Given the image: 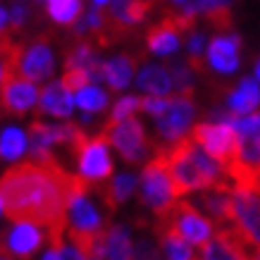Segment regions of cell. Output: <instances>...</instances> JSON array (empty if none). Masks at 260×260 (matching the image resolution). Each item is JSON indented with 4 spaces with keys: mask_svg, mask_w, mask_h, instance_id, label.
Instances as JSON below:
<instances>
[{
    "mask_svg": "<svg viewBox=\"0 0 260 260\" xmlns=\"http://www.w3.org/2000/svg\"><path fill=\"white\" fill-rule=\"evenodd\" d=\"M60 248H62V246H57V248H53V246H50V248H48V253L41 260H62V251H60Z\"/></svg>",
    "mask_w": 260,
    "mask_h": 260,
    "instance_id": "37",
    "label": "cell"
},
{
    "mask_svg": "<svg viewBox=\"0 0 260 260\" xmlns=\"http://www.w3.org/2000/svg\"><path fill=\"white\" fill-rule=\"evenodd\" d=\"M74 103H77L84 112H101V110H105V105H108V93L101 91L98 86H86V88H81V91H77Z\"/></svg>",
    "mask_w": 260,
    "mask_h": 260,
    "instance_id": "27",
    "label": "cell"
},
{
    "mask_svg": "<svg viewBox=\"0 0 260 260\" xmlns=\"http://www.w3.org/2000/svg\"><path fill=\"white\" fill-rule=\"evenodd\" d=\"M103 136L119 150V155L126 162H143L150 153V141L146 136V129L136 117H129L119 124L103 129Z\"/></svg>",
    "mask_w": 260,
    "mask_h": 260,
    "instance_id": "6",
    "label": "cell"
},
{
    "mask_svg": "<svg viewBox=\"0 0 260 260\" xmlns=\"http://www.w3.org/2000/svg\"><path fill=\"white\" fill-rule=\"evenodd\" d=\"M141 108V98H136V95H124V98H119L115 103V108H112V115L108 119V124L103 126V129H110V126L119 124V122H124V119L134 117V112Z\"/></svg>",
    "mask_w": 260,
    "mask_h": 260,
    "instance_id": "28",
    "label": "cell"
},
{
    "mask_svg": "<svg viewBox=\"0 0 260 260\" xmlns=\"http://www.w3.org/2000/svg\"><path fill=\"white\" fill-rule=\"evenodd\" d=\"M26 150V136L22 129L17 126H8L3 136H0V158L5 160H17Z\"/></svg>",
    "mask_w": 260,
    "mask_h": 260,
    "instance_id": "25",
    "label": "cell"
},
{
    "mask_svg": "<svg viewBox=\"0 0 260 260\" xmlns=\"http://www.w3.org/2000/svg\"><path fill=\"white\" fill-rule=\"evenodd\" d=\"M258 196H260V186H258Z\"/></svg>",
    "mask_w": 260,
    "mask_h": 260,
    "instance_id": "43",
    "label": "cell"
},
{
    "mask_svg": "<svg viewBox=\"0 0 260 260\" xmlns=\"http://www.w3.org/2000/svg\"><path fill=\"white\" fill-rule=\"evenodd\" d=\"M165 158L177 198L191 191H234L229 184L224 167L217 165L191 136H181L179 141L167 143L158 150Z\"/></svg>",
    "mask_w": 260,
    "mask_h": 260,
    "instance_id": "2",
    "label": "cell"
},
{
    "mask_svg": "<svg viewBox=\"0 0 260 260\" xmlns=\"http://www.w3.org/2000/svg\"><path fill=\"white\" fill-rule=\"evenodd\" d=\"M5 24H8V12L0 8V34H5Z\"/></svg>",
    "mask_w": 260,
    "mask_h": 260,
    "instance_id": "38",
    "label": "cell"
},
{
    "mask_svg": "<svg viewBox=\"0 0 260 260\" xmlns=\"http://www.w3.org/2000/svg\"><path fill=\"white\" fill-rule=\"evenodd\" d=\"M88 186L81 174L67 172L62 165L19 162L0 177L3 213L12 222H29L48 232L53 248L64 244L67 205L74 191Z\"/></svg>",
    "mask_w": 260,
    "mask_h": 260,
    "instance_id": "1",
    "label": "cell"
},
{
    "mask_svg": "<svg viewBox=\"0 0 260 260\" xmlns=\"http://www.w3.org/2000/svg\"><path fill=\"white\" fill-rule=\"evenodd\" d=\"M48 15L57 24H74L81 17L79 0H48Z\"/></svg>",
    "mask_w": 260,
    "mask_h": 260,
    "instance_id": "26",
    "label": "cell"
},
{
    "mask_svg": "<svg viewBox=\"0 0 260 260\" xmlns=\"http://www.w3.org/2000/svg\"><path fill=\"white\" fill-rule=\"evenodd\" d=\"M158 227L172 229V232H177L189 246H201V248L215 237L213 222L208 220L196 205L186 203V201L174 203L165 215H160Z\"/></svg>",
    "mask_w": 260,
    "mask_h": 260,
    "instance_id": "3",
    "label": "cell"
},
{
    "mask_svg": "<svg viewBox=\"0 0 260 260\" xmlns=\"http://www.w3.org/2000/svg\"><path fill=\"white\" fill-rule=\"evenodd\" d=\"M193 143L210 155L217 165L224 167L227 172L234 158H237V148H239V136L224 122H203V124L193 126V134H191Z\"/></svg>",
    "mask_w": 260,
    "mask_h": 260,
    "instance_id": "5",
    "label": "cell"
},
{
    "mask_svg": "<svg viewBox=\"0 0 260 260\" xmlns=\"http://www.w3.org/2000/svg\"><path fill=\"white\" fill-rule=\"evenodd\" d=\"M53 64H55V57H53V50L48 46V41L39 39L22 53L19 67H17V77L36 84V81H43L50 77Z\"/></svg>",
    "mask_w": 260,
    "mask_h": 260,
    "instance_id": "10",
    "label": "cell"
},
{
    "mask_svg": "<svg viewBox=\"0 0 260 260\" xmlns=\"http://www.w3.org/2000/svg\"><path fill=\"white\" fill-rule=\"evenodd\" d=\"M26 22V8L24 5H15L12 8V34H17Z\"/></svg>",
    "mask_w": 260,
    "mask_h": 260,
    "instance_id": "35",
    "label": "cell"
},
{
    "mask_svg": "<svg viewBox=\"0 0 260 260\" xmlns=\"http://www.w3.org/2000/svg\"><path fill=\"white\" fill-rule=\"evenodd\" d=\"M5 79V74H3V64H0V81Z\"/></svg>",
    "mask_w": 260,
    "mask_h": 260,
    "instance_id": "41",
    "label": "cell"
},
{
    "mask_svg": "<svg viewBox=\"0 0 260 260\" xmlns=\"http://www.w3.org/2000/svg\"><path fill=\"white\" fill-rule=\"evenodd\" d=\"M232 201H234V224L251 244L260 248V196L253 191L234 189Z\"/></svg>",
    "mask_w": 260,
    "mask_h": 260,
    "instance_id": "9",
    "label": "cell"
},
{
    "mask_svg": "<svg viewBox=\"0 0 260 260\" xmlns=\"http://www.w3.org/2000/svg\"><path fill=\"white\" fill-rule=\"evenodd\" d=\"M155 232H158V239H160V246H162V253H165V260H196L191 246L186 244L177 232H172V229H167V227H158V224H155Z\"/></svg>",
    "mask_w": 260,
    "mask_h": 260,
    "instance_id": "22",
    "label": "cell"
},
{
    "mask_svg": "<svg viewBox=\"0 0 260 260\" xmlns=\"http://www.w3.org/2000/svg\"><path fill=\"white\" fill-rule=\"evenodd\" d=\"M239 48L241 39L237 34H224V36H215L208 46V62L215 72L220 74H232L239 67Z\"/></svg>",
    "mask_w": 260,
    "mask_h": 260,
    "instance_id": "12",
    "label": "cell"
},
{
    "mask_svg": "<svg viewBox=\"0 0 260 260\" xmlns=\"http://www.w3.org/2000/svg\"><path fill=\"white\" fill-rule=\"evenodd\" d=\"M95 5H98V8H103V5H108V3H112V0H93Z\"/></svg>",
    "mask_w": 260,
    "mask_h": 260,
    "instance_id": "39",
    "label": "cell"
},
{
    "mask_svg": "<svg viewBox=\"0 0 260 260\" xmlns=\"http://www.w3.org/2000/svg\"><path fill=\"white\" fill-rule=\"evenodd\" d=\"M198 260H246V258L222 232H215V237L201 248V258Z\"/></svg>",
    "mask_w": 260,
    "mask_h": 260,
    "instance_id": "24",
    "label": "cell"
},
{
    "mask_svg": "<svg viewBox=\"0 0 260 260\" xmlns=\"http://www.w3.org/2000/svg\"><path fill=\"white\" fill-rule=\"evenodd\" d=\"M170 105V98H155V95H146L141 98V110L148 112V115H155V117H162Z\"/></svg>",
    "mask_w": 260,
    "mask_h": 260,
    "instance_id": "33",
    "label": "cell"
},
{
    "mask_svg": "<svg viewBox=\"0 0 260 260\" xmlns=\"http://www.w3.org/2000/svg\"><path fill=\"white\" fill-rule=\"evenodd\" d=\"M179 34L181 31L177 29V24L170 17H162L148 31L146 43H148V48L155 55H172L174 50L179 48Z\"/></svg>",
    "mask_w": 260,
    "mask_h": 260,
    "instance_id": "16",
    "label": "cell"
},
{
    "mask_svg": "<svg viewBox=\"0 0 260 260\" xmlns=\"http://www.w3.org/2000/svg\"><path fill=\"white\" fill-rule=\"evenodd\" d=\"M141 201L148 205L153 213L165 215L174 203H177V193H174V184L167 170V162L162 155H155L148 165L143 167L141 174Z\"/></svg>",
    "mask_w": 260,
    "mask_h": 260,
    "instance_id": "4",
    "label": "cell"
},
{
    "mask_svg": "<svg viewBox=\"0 0 260 260\" xmlns=\"http://www.w3.org/2000/svg\"><path fill=\"white\" fill-rule=\"evenodd\" d=\"M193 115H196V105L191 103V98H181V95L170 98L165 115L158 117V136L165 143L179 141L184 132L189 129Z\"/></svg>",
    "mask_w": 260,
    "mask_h": 260,
    "instance_id": "8",
    "label": "cell"
},
{
    "mask_svg": "<svg viewBox=\"0 0 260 260\" xmlns=\"http://www.w3.org/2000/svg\"><path fill=\"white\" fill-rule=\"evenodd\" d=\"M62 260H86V255L79 251V248H74L72 244H62Z\"/></svg>",
    "mask_w": 260,
    "mask_h": 260,
    "instance_id": "36",
    "label": "cell"
},
{
    "mask_svg": "<svg viewBox=\"0 0 260 260\" xmlns=\"http://www.w3.org/2000/svg\"><path fill=\"white\" fill-rule=\"evenodd\" d=\"M139 88H143L148 95H155V98H167V95L174 91L172 86V77L165 67L160 64H146L136 79Z\"/></svg>",
    "mask_w": 260,
    "mask_h": 260,
    "instance_id": "18",
    "label": "cell"
},
{
    "mask_svg": "<svg viewBox=\"0 0 260 260\" xmlns=\"http://www.w3.org/2000/svg\"><path fill=\"white\" fill-rule=\"evenodd\" d=\"M170 77H172V86L179 91L181 98H191L193 95V86H191V70L184 67V64H174L170 70Z\"/></svg>",
    "mask_w": 260,
    "mask_h": 260,
    "instance_id": "30",
    "label": "cell"
},
{
    "mask_svg": "<svg viewBox=\"0 0 260 260\" xmlns=\"http://www.w3.org/2000/svg\"><path fill=\"white\" fill-rule=\"evenodd\" d=\"M74 155L79 160V172L86 181H105L112 174V160L108 153V139L105 136H95L88 139L84 136L74 150Z\"/></svg>",
    "mask_w": 260,
    "mask_h": 260,
    "instance_id": "7",
    "label": "cell"
},
{
    "mask_svg": "<svg viewBox=\"0 0 260 260\" xmlns=\"http://www.w3.org/2000/svg\"><path fill=\"white\" fill-rule=\"evenodd\" d=\"M36 101H39V91L31 81L19 79V77H10L3 81V91H0V108L3 110L24 115L36 105Z\"/></svg>",
    "mask_w": 260,
    "mask_h": 260,
    "instance_id": "11",
    "label": "cell"
},
{
    "mask_svg": "<svg viewBox=\"0 0 260 260\" xmlns=\"http://www.w3.org/2000/svg\"><path fill=\"white\" fill-rule=\"evenodd\" d=\"M62 84H64V88H67V91H81V88H86V84H88L86 70H79V67L64 70Z\"/></svg>",
    "mask_w": 260,
    "mask_h": 260,
    "instance_id": "31",
    "label": "cell"
},
{
    "mask_svg": "<svg viewBox=\"0 0 260 260\" xmlns=\"http://www.w3.org/2000/svg\"><path fill=\"white\" fill-rule=\"evenodd\" d=\"M134 189H136V177L124 172V174H117L110 184H103L101 196H103V201H105V205H108L110 210H117L119 205L134 193Z\"/></svg>",
    "mask_w": 260,
    "mask_h": 260,
    "instance_id": "20",
    "label": "cell"
},
{
    "mask_svg": "<svg viewBox=\"0 0 260 260\" xmlns=\"http://www.w3.org/2000/svg\"><path fill=\"white\" fill-rule=\"evenodd\" d=\"M146 3H148V0H146Z\"/></svg>",
    "mask_w": 260,
    "mask_h": 260,
    "instance_id": "44",
    "label": "cell"
},
{
    "mask_svg": "<svg viewBox=\"0 0 260 260\" xmlns=\"http://www.w3.org/2000/svg\"><path fill=\"white\" fill-rule=\"evenodd\" d=\"M39 105H41V110L43 112L55 115V117H70L72 112H74V98H72V91L64 88L62 81L48 84V86L39 93Z\"/></svg>",
    "mask_w": 260,
    "mask_h": 260,
    "instance_id": "15",
    "label": "cell"
},
{
    "mask_svg": "<svg viewBox=\"0 0 260 260\" xmlns=\"http://www.w3.org/2000/svg\"><path fill=\"white\" fill-rule=\"evenodd\" d=\"M232 115H253V110L260 105V86L255 79H241L237 91H232L227 98Z\"/></svg>",
    "mask_w": 260,
    "mask_h": 260,
    "instance_id": "17",
    "label": "cell"
},
{
    "mask_svg": "<svg viewBox=\"0 0 260 260\" xmlns=\"http://www.w3.org/2000/svg\"><path fill=\"white\" fill-rule=\"evenodd\" d=\"M0 215H3V201H0Z\"/></svg>",
    "mask_w": 260,
    "mask_h": 260,
    "instance_id": "42",
    "label": "cell"
},
{
    "mask_svg": "<svg viewBox=\"0 0 260 260\" xmlns=\"http://www.w3.org/2000/svg\"><path fill=\"white\" fill-rule=\"evenodd\" d=\"M134 260H160V253L155 251V246L141 239L139 244H136V251H134Z\"/></svg>",
    "mask_w": 260,
    "mask_h": 260,
    "instance_id": "34",
    "label": "cell"
},
{
    "mask_svg": "<svg viewBox=\"0 0 260 260\" xmlns=\"http://www.w3.org/2000/svg\"><path fill=\"white\" fill-rule=\"evenodd\" d=\"M41 244H43V232L36 224L17 222L15 227L5 234V241L0 246L5 248V253H12V255H19V258H29Z\"/></svg>",
    "mask_w": 260,
    "mask_h": 260,
    "instance_id": "14",
    "label": "cell"
},
{
    "mask_svg": "<svg viewBox=\"0 0 260 260\" xmlns=\"http://www.w3.org/2000/svg\"><path fill=\"white\" fill-rule=\"evenodd\" d=\"M203 48H205V36L203 34H198V31H193L189 36V53H191V67H193L196 72L203 70V62H201Z\"/></svg>",
    "mask_w": 260,
    "mask_h": 260,
    "instance_id": "32",
    "label": "cell"
},
{
    "mask_svg": "<svg viewBox=\"0 0 260 260\" xmlns=\"http://www.w3.org/2000/svg\"><path fill=\"white\" fill-rule=\"evenodd\" d=\"M148 3L146 0H112L110 5V12L108 15L115 19L117 24H122V26H132V24H139L146 19V15H148Z\"/></svg>",
    "mask_w": 260,
    "mask_h": 260,
    "instance_id": "21",
    "label": "cell"
},
{
    "mask_svg": "<svg viewBox=\"0 0 260 260\" xmlns=\"http://www.w3.org/2000/svg\"><path fill=\"white\" fill-rule=\"evenodd\" d=\"M177 10H184L189 15H201V12H213V10H220V8H229L232 0H172Z\"/></svg>",
    "mask_w": 260,
    "mask_h": 260,
    "instance_id": "29",
    "label": "cell"
},
{
    "mask_svg": "<svg viewBox=\"0 0 260 260\" xmlns=\"http://www.w3.org/2000/svg\"><path fill=\"white\" fill-rule=\"evenodd\" d=\"M105 260H134V244L126 227L112 224L105 229Z\"/></svg>",
    "mask_w": 260,
    "mask_h": 260,
    "instance_id": "19",
    "label": "cell"
},
{
    "mask_svg": "<svg viewBox=\"0 0 260 260\" xmlns=\"http://www.w3.org/2000/svg\"><path fill=\"white\" fill-rule=\"evenodd\" d=\"M132 74H134V57L117 55L105 62V81H108L115 91H122V88L129 86Z\"/></svg>",
    "mask_w": 260,
    "mask_h": 260,
    "instance_id": "23",
    "label": "cell"
},
{
    "mask_svg": "<svg viewBox=\"0 0 260 260\" xmlns=\"http://www.w3.org/2000/svg\"><path fill=\"white\" fill-rule=\"evenodd\" d=\"M255 79L260 81V60H258V64H255Z\"/></svg>",
    "mask_w": 260,
    "mask_h": 260,
    "instance_id": "40",
    "label": "cell"
},
{
    "mask_svg": "<svg viewBox=\"0 0 260 260\" xmlns=\"http://www.w3.org/2000/svg\"><path fill=\"white\" fill-rule=\"evenodd\" d=\"M201 213L208 215V220L220 227L234 224V201L232 191H203L193 203Z\"/></svg>",
    "mask_w": 260,
    "mask_h": 260,
    "instance_id": "13",
    "label": "cell"
}]
</instances>
